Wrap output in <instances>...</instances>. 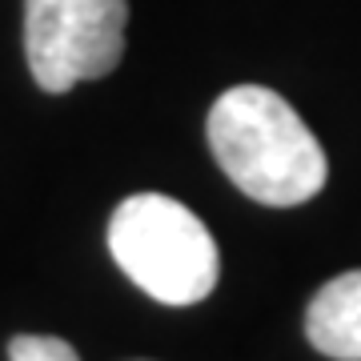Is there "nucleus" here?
<instances>
[{
    "instance_id": "1",
    "label": "nucleus",
    "mask_w": 361,
    "mask_h": 361,
    "mask_svg": "<svg viewBox=\"0 0 361 361\" xmlns=\"http://www.w3.org/2000/svg\"><path fill=\"white\" fill-rule=\"evenodd\" d=\"M209 149L225 177L261 205H305L325 189V153L285 97L237 85L209 109Z\"/></svg>"
},
{
    "instance_id": "2",
    "label": "nucleus",
    "mask_w": 361,
    "mask_h": 361,
    "mask_svg": "<svg viewBox=\"0 0 361 361\" xmlns=\"http://www.w3.org/2000/svg\"><path fill=\"white\" fill-rule=\"evenodd\" d=\"M109 253L137 289L165 305H197L221 277V253L197 213L165 193H133L109 221Z\"/></svg>"
},
{
    "instance_id": "3",
    "label": "nucleus",
    "mask_w": 361,
    "mask_h": 361,
    "mask_svg": "<svg viewBox=\"0 0 361 361\" xmlns=\"http://www.w3.org/2000/svg\"><path fill=\"white\" fill-rule=\"evenodd\" d=\"M129 0H25V56L44 92L109 77L125 56Z\"/></svg>"
},
{
    "instance_id": "4",
    "label": "nucleus",
    "mask_w": 361,
    "mask_h": 361,
    "mask_svg": "<svg viewBox=\"0 0 361 361\" xmlns=\"http://www.w3.org/2000/svg\"><path fill=\"white\" fill-rule=\"evenodd\" d=\"M305 337L334 361H361V269L341 273L313 293L305 310Z\"/></svg>"
},
{
    "instance_id": "5",
    "label": "nucleus",
    "mask_w": 361,
    "mask_h": 361,
    "mask_svg": "<svg viewBox=\"0 0 361 361\" xmlns=\"http://www.w3.org/2000/svg\"><path fill=\"white\" fill-rule=\"evenodd\" d=\"M8 361H80L77 349L61 337H40V334H20L8 341Z\"/></svg>"
}]
</instances>
